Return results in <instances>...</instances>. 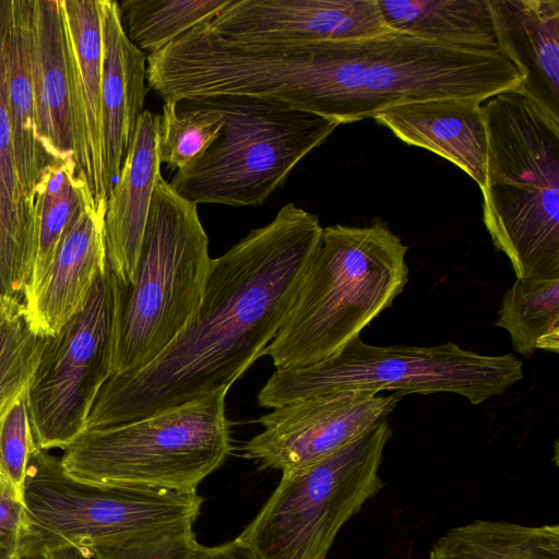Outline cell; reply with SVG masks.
I'll list each match as a JSON object with an SVG mask.
<instances>
[{
    "mask_svg": "<svg viewBox=\"0 0 559 559\" xmlns=\"http://www.w3.org/2000/svg\"><path fill=\"white\" fill-rule=\"evenodd\" d=\"M321 231L316 215L288 203L269 224L212 259L192 316L145 367L107 379L84 431L227 392L286 320Z\"/></svg>",
    "mask_w": 559,
    "mask_h": 559,
    "instance_id": "1",
    "label": "cell"
},
{
    "mask_svg": "<svg viewBox=\"0 0 559 559\" xmlns=\"http://www.w3.org/2000/svg\"><path fill=\"white\" fill-rule=\"evenodd\" d=\"M407 250L380 219L322 228L288 316L263 355L276 370L337 355L403 292Z\"/></svg>",
    "mask_w": 559,
    "mask_h": 559,
    "instance_id": "2",
    "label": "cell"
},
{
    "mask_svg": "<svg viewBox=\"0 0 559 559\" xmlns=\"http://www.w3.org/2000/svg\"><path fill=\"white\" fill-rule=\"evenodd\" d=\"M484 223L516 278L559 277V122L519 90L481 103Z\"/></svg>",
    "mask_w": 559,
    "mask_h": 559,
    "instance_id": "3",
    "label": "cell"
},
{
    "mask_svg": "<svg viewBox=\"0 0 559 559\" xmlns=\"http://www.w3.org/2000/svg\"><path fill=\"white\" fill-rule=\"evenodd\" d=\"M198 205L157 179L132 281L118 285L111 376L156 358L197 309L211 267Z\"/></svg>",
    "mask_w": 559,
    "mask_h": 559,
    "instance_id": "4",
    "label": "cell"
},
{
    "mask_svg": "<svg viewBox=\"0 0 559 559\" xmlns=\"http://www.w3.org/2000/svg\"><path fill=\"white\" fill-rule=\"evenodd\" d=\"M22 559L80 548L91 552L143 535L192 526L203 498L147 487L90 483L69 475L60 457L37 449L23 487Z\"/></svg>",
    "mask_w": 559,
    "mask_h": 559,
    "instance_id": "5",
    "label": "cell"
},
{
    "mask_svg": "<svg viewBox=\"0 0 559 559\" xmlns=\"http://www.w3.org/2000/svg\"><path fill=\"white\" fill-rule=\"evenodd\" d=\"M187 100L217 112L224 122L212 144L186 168L176 170L169 182L178 195L195 205L263 204L338 126L281 102L247 95Z\"/></svg>",
    "mask_w": 559,
    "mask_h": 559,
    "instance_id": "6",
    "label": "cell"
},
{
    "mask_svg": "<svg viewBox=\"0 0 559 559\" xmlns=\"http://www.w3.org/2000/svg\"><path fill=\"white\" fill-rule=\"evenodd\" d=\"M225 391L127 424L82 432L66 472L90 483L197 491L231 451Z\"/></svg>",
    "mask_w": 559,
    "mask_h": 559,
    "instance_id": "7",
    "label": "cell"
},
{
    "mask_svg": "<svg viewBox=\"0 0 559 559\" xmlns=\"http://www.w3.org/2000/svg\"><path fill=\"white\" fill-rule=\"evenodd\" d=\"M523 376V364L513 354H479L450 342L378 346L358 336L319 365L275 370L259 392L258 402L276 408L314 395L370 390L403 396L445 392L477 405L502 395Z\"/></svg>",
    "mask_w": 559,
    "mask_h": 559,
    "instance_id": "8",
    "label": "cell"
},
{
    "mask_svg": "<svg viewBox=\"0 0 559 559\" xmlns=\"http://www.w3.org/2000/svg\"><path fill=\"white\" fill-rule=\"evenodd\" d=\"M391 435L381 420L323 460L282 472L236 539L257 559H325L342 526L382 487L379 469Z\"/></svg>",
    "mask_w": 559,
    "mask_h": 559,
    "instance_id": "9",
    "label": "cell"
},
{
    "mask_svg": "<svg viewBox=\"0 0 559 559\" xmlns=\"http://www.w3.org/2000/svg\"><path fill=\"white\" fill-rule=\"evenodd\" d=\"M117 300L118 282L107 265L83 310L46 337L26 396L38 449L63 450L84 432L97 394L111 376Z\"/></svg>",
    "mask_w": 559,
    "mask_h": 559,
    "instance_id": "10",
    "label": "cell"
},
{
    "mask_svg": "<svg viewBox=\"0 0 559 559\" xmlns=\"http://www.w3.org/2000/svg\"><path fill=\"white\" fill-rule=\"evenodd\" d=\"M400 393L342 391L301 399L259 418L247 457L282 472L311 465L359 438L396 407Z\"/></svg>",
    "mask_w": 559,
    "mask_h": 559,
    "instance_id": "11",
    "label": "cell"
},
{
    "mask_svg": "<svg viewBox=\"0 0 559 559\" xmlns=\"http://www.w3.org/2000/svg\"><path fill=\"white\" fill-rule=\"evenodd\" d=\"M241 43H322L392 33L376 0H230L210 22Z\"/></svg>",
    "mask_w": 559,
    "mask_h": 559,
    "instance_id": "12",
    "label": "cell"
},
{
    "mask_svg": "<svg viewBox=\"0 0 559 559\" xmlns=\"http://www.w3.org/2000/svg\"><path fill=\"white\" fill-rule=\"evenodd\" d=\"M69 76L76 176L96 205L107 204L109 181L104 146L100 0H60Z\"/></svg>",
    "mask_w": 559,
    "mask_h": 559,
    "instance_id": "13",
    "label": "cell"
},
{
    "mask_svg": "<svg viewBox=\"0 0 559 559\" xmlns=\"http://www.w3.org/2000/svg\"><path fill=\"white\" fill-rule=\"evenodd\" d=\"M105 212L106 204L96 205L91 194L85 198L49 269L35 290L24 298V314L37 335H56L81 312L96 278L107 267Z\"/></svg>",
    "mask_w": 559,
    "mask_h": 559,
    "instance_id": "14",
    "label": "cell"
},
{
    "mask_svg": "<svg viewBox=\"0 0 559 559\" xmlns=\"http://www.w3.org/2000/svg\"><path fill=\"white\" fill-rule=\"evenodd\" d=\"M159 115L143 110L135 134L106 204L104 237L107 264L119 286L134 275L160 175L157 151Z\"/></svg>",
    "mask_w": 559,
    "mask_h": 559,
    "instance_id": "15",
    "label": "cell"
},
{
    "mask_svg": "<svg viewBox=\"0 0 559 559\" xmlns=\"http://www.w3.org/2000/svg\"><path fill=\"white\" fill-rule=\"evenodd\" d=\"M498 49L520 92L559 122V0H488Z\"/></svg>",
    "mask_w": 559,
    "mask_h": 559,
    "instance_id": "16",
    "label": "cell"
},
{
    "mask_svg": "<svg viewBox=\"0 0 559 559\" xmlns=\"http://www.w3.org/2000/svg\"><path fill=\"white\" fill-rule=\"evenodd\" d=\"M400 140L450 160L486 185L488 140L481 103L443 98L388 108L373 118Z\"/></svg>",
    "mask_w": 559,
    "mask_h": 559,
    "instance_id": "17",
    "label": "cell"
},
{
    "mask_svg": "<svg viewBox=\"0 0 559 559\" xmlns=\"http://www.w3.org/2000/svg\"><path fill=\"white\" fill-rule=\"evenodd\" d=\"M103 29L102 110L106 170L112 187L143 112L146 57L127 37L119 4L100 0Z\"/></svg>",
    "mask_w": 559,
    "mask_h": 559,
    "instance_id": "18",
    "label": "cell"
},
{
    "mask_svg": "<svg viewBox=\"0 0 559 559\" xmlns=\"http://www.w3.org/2000/svg\"><path fill=\"white\" fill-rule=\"evenodd\" d=\"M9 0L0 1V298L23 302L36 250V209L23 191L5 93Z\"/></svg>",
    "mask_w": 559,
    "mask_h": 559,
    "instance_id": "19",
    "label": "cell"
},
{
    "mask_svg": "<svg viewBox=\"0 0 559 559\" xmlns=\"http://www.w3.org/2000/svg\"><path fill=\"white\" fill-rule=\"evenodd\" d=\"M33 74L39 141L49 159L73 158L66 34L60 0H33Z\"/></svg>",
    "mask_w": 559,
    "mask_h": 559,
    "instance_id": "20",
    "label": "cell"
},
{
    "mask_svg": "<svg viewBox=\"0 0 559 559\" xmlns=\"http://www.w3.org/2000/svg\"><path fill=\"white\" fill-rule=\"evenodd\" d=\"M5 93L21 185L27 201L35 207L37 183L49 158L37 131L33 0H9Z\"/></svg>",
    "mask_w": 559,
    "mask_h": 559,
    "instance_id": "21",
    "label": "cell"
},
{
    "mask_svg": "<svg viewBox=\"0 0 559 559\" xmlns=\"http://www.w3.org/2000/svg\"><path fill=\"white\" fill-rule=\"evenodd\" d=\"M397 33L444 45L496 49L488 0H376Z\"/></svg>",
    "mask_w": 559,
    "mask_h": 559,
    "instance_id": "22",
    "label": "cell"
},
{
    "mask_svg": "<svg viewBox=\"0 0 559 559\" xmlns=\"http://www.w3.org/2000/svg\"><path fill=\"white\" fill-rule=\"evenodd\" d=\"M428 559H559V526L476 520L439 537Z\"/></svg>",
    "mask_w": 559,
    "mask_h": 559,
    "instance_id": "23",
    "label": "cell"
},
{
    "mask_svg": "<svg viewBox=\"0 0 559 559\" xmlns=\"http://www.w3.org/2000/svg\"><path fill=\"white\" fill-rule=\"evenodd\" d=\"M88 194L86 183L76 176L73 158L47 162L36 189V250L24 298L35 290L49 269L66 230Z\"/></svg>",
    "mask_w": 559,
    "mask_h": 559,
    "instance_id": "24",
    "label": "cell"
},
{
    "mask_svg": "<svg viewBox=\"0 0 559 559\" xmlns=\"http://www.w3.org/2000/svg\"><path fill=\"white\" fill-rule=\"evenodd\" d=\"M495 325L513 349L530 358L537 349L559 353V277L516 278L504 293Z\"/></svg>",
    "mask_w": 559,
    "mask_h": 559,
    "instance_id": "25",
    "label": "cell"
},
{
    "mask_svg": "<svg viewBox=\"0 0 559 559\" xmlns=\"http://www.w3.org/2000/svg\"><path fill=\"white\" fill-rule=\"evenodd\" d=\"M229 2L230 0H124L118 4L129 40L143 53L152 55L195 26L210 22Z\"/></svg>",
    "mask_w": 559,
    "mask_h": 559,
    "instance_id": "26",
    "label": "cell"
},
{
    "mask_svg": "<svg viewBox=\"0 0 559 559\" xmlns=\"http://www.w3.org/2000/svg\"><path fill=\"white\" fill-rule=\"evenodd\" d=\"M45 343L28 325L23 302L0 298V426L27 392Z\"/></svg>",
    "mask_w": 559,
    "mask_h": 559,
    "instance_id": "27",
    "label": "cell"
},
{
    "mask_svg": "<svg viewBox=\"0 0 559 559\" xmlns=\"http://www.w3.org/2000/svg\"><path fill=\"white\" fill-rule=\"evenodd\" d=\"M223 118L183 99L164 103L158 123L159 162L181 170L195 160L218 136Z\"/></svg>",
    "mask_w": 559,
    "mask_h": 559,
    "instance_id": "28",
    "label": "cell"
},
{
    "mask_svg": "<svg viewBox=\"0 0 559 559\" xmlns=\"http://www.w3.org/2000/svg\"><path fill=\"white\" fill-rule=\"evenodd\" d=\"M26 396L27 392L13 404L0 426V473L22 493L31 455L38 449L31 430Z\"/></svg>",
    "mask_w": 559,
    "mask_h": 559,
    "instance_id": "29",
    "label": "cell"
},
{
    "mask_svg": "<svg viewBox=\"0 0 559 559\" xmlns=\"http://www.w3.org/2000/svg\"><path fill=\"white\" fill-rule=\"evenodd\" d=\"M199 543L192 526L143 535L92 551L94 559H192Z\"/></svg>",
    "mask_w": 559,
    "mask_h": 559,
    "instance_id": "30",
    "label": "cell"
},
{
    "mask_svg": "<svg viewBox=\"0 0 559 559\" xmlns=\"http://www.w3.org/2000/svg\"><path fill=\"white\" fill-rule=\"evenodd\" d=\"M25 526L23 493L0 473V528L22 533Z\"/></svg>",
    "mask_w": 559,
    "mask_h": 559,
    "instance_id": "31",
    "label": "cell"
},
{
    "mask_svg": "<svg viewBox=\"0 0 559 559\" xmlns=\"http://www.w3.org/2000/svg\"><path fill=\"white\" fill-rule=\"evenodd\" d=\"M192 559H257L253 552L239 540L207 547L198 545Z\"/></svg>",
    "mask_w": 559,
    "mask_h": 559,
    "instance_id": "32",
    "label": "cell"
},
{
    "mask_svg": "<svg viewBox=\"0 0 559 559\" xmlns=\"http://www.w3.org/2000/svg\"><path fill=\"white\" fill-rule=\"evenodd\" d=\"M19 544L20 533L0 528V559H22Z\"/></svg>",
    "mask_w": 559,
    "mask_h": 559,
    "instance_id": "33",
    "label": "cell"
},
{
    "mask_svg": "<svg viewBox=\"0 0 559 559\" xmlns=\"http://www.w3.org/2000/svg\"><path fill=\"white\" fill-rule=\"evenodd\" d=\"M39 559H94V557L90 550L72 547L47 552Z\"/></svg>",
    "mask_w": 559,
    "mask_h": 559,
    "instance_id": "34",
    "label": "cell"
}]
</instances>
